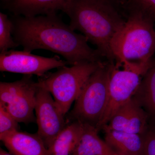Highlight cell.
Listing matches in <instances>:
<instances>
[{"label": "cell", "instance_id": "obj_1", "mask_svg": "<svg viewBox=\"0 0 155 155\" xmlns=\"http://www.w3.org/2000/svg\"><path fill=\"white\" fill-rule=\"evenodd\" d=\"M14 41L31 53L47 50L60 55L71 66L83 62H102L104 58L88 44L87 38L76 33L56 14L11 19Z\"/></svg>", "mask_w": 155, "mask_h": 155}, {"label": "cell", "instance_id": "obj_2", "mask_svg": "<svg viewBox=\"0 0 155 155\" xmlns=\"http://www.w3.org/2000/svg\"><path fill=\"white\" fill-rule=\"evenodd\" d=\"M65 13L73 30L86 37L108 62H116L111 42L125 22L118 8L105 0H72Z\"/></svg>", "mask_w": 155, "mask_h": 155}, {"label": "cell", "instance_id": "obj_3", "mask_svg": "<svg viewBox=\"0 0 155 155\" xmlns=\"http://www.w3.org/2000/svg\"><path fill=\"white\" fill-rule=\"evenodd\" d=\"M123 6L127 19L110 45L116 63L149 67L155 54L154 22L132 0Z\"/></svg>", "mask_w": 155, "mask_h": 155}, {"label": "cell", "instance_id": "obj_4", "mask_svg": "<svg viewBox=\"0 0 155 155\" xmlns=\"http://www.w3.org/2000/svg\"><path fill=\"white\" fill-rule=\"evenodd\" d=\"M111 63L103 62L91 75L67 116V123L78 122L97 128L107 105Z\"/></svg>", "mask_w": 155, "mask_h": 155}, {"label": "cell", "instance_id": "obj_5", "mask_svg": "<svg viewBox=\"0 0 155 155\" xmlns=\"http://www.w3.org/2000/svg\"><path fill=\"white\" fill-rule=\"evenodd\" d=\"M103 62H81L58 68L55 72L39 78L37 85L51 93L66 116L86 81Z\"/></svg>", "mask_w": 155, "mask_h": 155}, {"label": "cell", "instance_id": "obj_6", "mask_svg": "<svg viewBox=\"0 0 155 155\" xmlns=\"http://www.w3.org/2000/svg\"><path fill=\"white\" fill-rule=\"evenodd\" d=\"M149 67L133 65L119 66L111 63L108 104L97 127L99 131L107 124L119 108L132 98Z\"/></svg>", "mask_w": 155, "mask_h": 155}, {"label": "cell", "instance_id": "obj_7", "mask_svg": "<svg viewBox=\"0 0 155 155\" xmlns=\"http://www.w3.org/2000/svg\"><path fill=\"white\" fill-rule=\"evenodd\" d=\"M38 88L31 75L14 82H1L0 104L18 122H36L34 111Z\"/></svg>", "mask_w": 155, "mask_h": 155}, {"label": "cell", "instance_id": "obj_8", "mask_svg": "<svg viewBox=\"0 0 155 155\" xmlns=\"http://www.w3.org/2000/svg\"><path fill=\"white\" fill-rule=\"evenodd\" d=\"M68 65L66 61L58 56L46 58L36 55L24 51L9 50L0 54L1 72L19 73L25 75H36L39 77L50 70Z\"/></svg>", "mask_w": 155, "mask_h": 155}, {"label": "cell", "instance_id": "obj_9", "mask_svg": "<svg viewBox=\"0 0 155 155\" xmlns=\"http://www.w3.org/2000/svg\"><path fill=\"white\" fill-rule=\"evenodd\" d=\"M35 112L38 127L37 133L48 150L67 125L65 115L51 93L40 87L36 94Z\"/></svg>", "mask_w": 155, "mask_h": 155}, {"label": "cell", "instance_id": "obj_10", "mask_svg": "<svg viewBox=\"0 0 155 155\" xmlns=\"http://www.w3.org/2000/svg\"><path fill=\"white\" fill-rule=\"evenodd\" d=\"M149 116L132 97L116 111L101 130H119L143 135L149 125Z\"/></svg>", "mask_w": 155, "mask_h": 155}, {"label": "cell", "instance_id": "obj_11", "mask_svg": "<svg viewBox=\"0 0 155 155\" xmlns=\"http://www.w3.org/2000/svg\"><path fill=\"white\" fill-rule=\"evenodd\" d=\"M72 0H11L6 7L15 16L33 17L65 13Z\"/></svg>", "mask_w": 155, "mask_h": 155}, {"label": "cell", "instance_id": "obj_12", "mask_svg": "<svg viewBox=\"0 0 155 155\" xmlns=\"http://www.w3.org/2000/svg\"><path fill=\"white\" fill-rule=\"evenodd\" d=\"M0 140L14 155H49L48 150L37 133L17 130L0 136Z\"/></svg>", "mask_w": 155, "mask_h": 155}, {"label": "cell", "instance_id": "obj_13", "mask_svg": "<svg viewBox=\"0 0 155 155\" xmlns=\"http://www.w3.org/2000/svg\"><path fill=\"white\" fill-rule=\"evenodd\" d=\"M104 132L105 141L117 155H142V135L116 130Z\"/></svg>", "mask_w": 155, "mask_h": 155}, {"label": "cell", "instance_id": "obj_14", "mask_svg": "<svg viewBox=\"0 0 155 155\" xmlns=\"http://www.w3.org/2000/svg\"><path fill=\"white\" fill-rule=\"evenodd\" d=\"M82 125V132L72 155H117L101 138L96 127Z\"/></svg>", "mask_w": 155, "mask_h": 155}, {"label": "cell", "instance_id": "obj_15", "mask_svg": "<svg viewBox=\"0 0 155 155\" xmlns=\"http://www.w3.org/2000/svg\"><path fill=\"white\" fill-rule=\"evenodd\" d=\"M132 97L150 116L155 117V58H153Z\"/></svg>", "mask_w": 155, "mask_h": 155}, {"label": "cell", "instance_id": "obj_16", "mask_svg": "<svg viewBox=\"0 0 155 155\" xmlns=\"http://www.w3.org/2000/svg\"><path fill=\"white\" fill-rule=\"evenodd\" d=\"M82 123H67L48 149L49 155H72L82 132Z\"/></svg>", "mask_w": 155, "mask_h": 155}, {"label": "cell", "instance_id": "obj_17", "mask_svg": "<svg viewBox=\"0 0 155 155\" xmlns=\"http://www.w3.org/2000/svg\"><path fill=\"white\" fill-rule=\"evenodd\" d=\"M13 24L11 19L4 13H0V52L7 51L19 46L14 41L13 35Z\"/></svg>", "mask_w": 155, "mask_h": 155}, {"label": "cell", "instance_id": "obj_18", "mask_svg": "<svg viewBox=\"0 0 155 155\" xmlns=\"http://www.w3.org/2000/svg\"><path fill=\"white\" fill-rule=\"evenodd\" d=\"M18 123L5 108L0 104V136L19 130Z\"/></svg>", "mask_w": 155, "mask_h": 155}, {"label": "cell", "instance_id": "obj_19", "mask_svg": "<svg viewBox=\"0 0 155 155\" xmlns=\"http://www.w3.org/2000/svg\"><path fill=\"white\" fill-rule=\"evenodd\" d=\"M143 147L142 155H155V126L150 125L143 134Z\"/></svg>", "mask_w": 155, "mask_h": 155}, {"label": "cell", "instance_id": "obj_20", "mask_svg": "<svg viewBox=\"0 0 155 155\" xmlns=\"http://www.w3.org/2000/svg\"><path fill=\"white\" fill-rule=\"evenodd\" d=\"M155 23V0H132Z\"/></svg>", "mask_w": 155, "mask_h": 155}, {"label": "cell", "instance_id": "obj_21", "mask_svg": "<svg viewBox=\"0 0 155 155\" xmlns=\"http://www.w3.org/2000/svg\"><path fill=\"white\" fill-rule=\"evenodd\" d=\"M105 1H107V2L111 3V4L114 5L116 6L117 8H118L119 5H122L121 0H105Z\"/></svg>", "mask_w": 155, "mask_h": 155}, {"label": "cell", "instance_id": "obj_22", "mask_svg": "<svg viewBox=\"0 0 155 155\" xmlns=\"http://www.w3.org/2000/svg\"><path fill=\"white\" fill-rule=\"evenodd\" d=\"M0 155H14L11 154L10 152H8L6 151L5 150H3V149L1 148L0 149Z\"/></svg>", "mask_w": 155, "mask_h": 155}, {"label": "cell", "instance_id": "obj_23", "mask_svg": "<svg viewBox=\"0 0 155 155\" xmlns=\"http://www.w3.org/2000/svg\"><path fill=\"white\" fill-rule=\"evenodd\" d=\"M4 3H5L6 5L9 2H11V0H2Z\"/></svg>", "mask_w": 155, "mask_h": 155}, {"label": "cell", "instance_id": "obj_24", "mask_svg": "<svg viewBox=\"0 0 155 155\" xmlns=\"http://www.w3.org/2000/svg\"><path fill=\"white\" fill-rule=\"evenodd\" d=\"M121 2H122V5H124L126 2H127V0H121Z\"/></svg>", "mask_w": 155, "mask_h": 155}]
</instances>
